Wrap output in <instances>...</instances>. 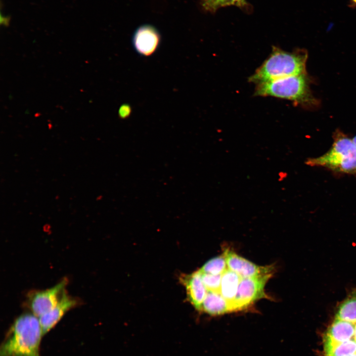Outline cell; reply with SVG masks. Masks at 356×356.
Masks as SVG:
<instances>
[{
	"mask_svg": "<svg viewBox=\"0 0 356 356\" xmlns=\"http://www.w3.org/2000/svg\"><path fill=\"white\" fill-rule=\"evenodd\" d=\"M44 336L39 318L31 312L18 316L9 327L0 348V356H40Z\"/></svg>",
	"mask_w": 356,
	"mask_h": 356,
	"instance_id": "cell-1",
	"label": "cell"
},
{
	"mask_svg": "<svg viewBox=\"0 0 356 356\" xmlns=\"http://www.w3.org/2000/svg\"><path fill=\"white\" fill-rule=\"evenodd\" d=\"M307 52L302 49L285 51L273 46L268 57L248 79L258 85L293 75L306 73Z\"/></svg>",
	"mask_w": 356,
	"mask_h": 356,
	"instance_id": "cell-2",
	"label": "cell"
},
{
	"mask_svg": "<svg viewBox=\"0 0 356 356\" xmlns=\"http://www.w3.org/2000/svg\"><path fill=\"white\" fill-rule=\"evenodd\" d=\"M254 94L287 99L305 107H312L316 103L310 90L306 73L256 85Z\"/></svg>",
	"mask_w": 356,
	"mask_h": 356,
	"instance_id": "cell-3",
	"label": "cell"
},
{
	"mask_svg": "<svg viewBox=\"0 0 356 356\" xmlns=\"http://www.w3.org/2000/svg\"><path fill=\"white\" fill-rule=\"evenodd\" d=\"M333 138L332 145L326 152L319 157L307 159L305 164L356 175V146L353 139L338 130L334 133Z\"/></svg>",
	"mask_w": 356,
	"mask_h": 356,
	"instance_id": "cell-4",
	"label": "cell"
},
{
	"mask_svg": "<svg viewBox=\"0 0 356 356\" xmlns=\"http://www.w3.org/2000/svg\"><path fill=\"white\" fill-rule=\"evenodd\" d=\"M272 274L269 273L241 278L237 295L232 305V311L245 309L260 299H269L265 289Z\"/></svg>",
	"mask_w": 356,
	"mask_h": 356,
	"instance_id": "cell-5",
	"label": "cell"
},
{
	"mask_svg": "<svg viewBox=\"0 0 356 356\" xmlns=\"http://www.w3.org/2000/svg\"><path fill=\"white\" fill-rule=\"evenodd\" d=\"M68 280L64 278L53 287L35 290L28 294L26 306L31 312L38 317L55 307L66 292Z\"/></svg>",
	"mask_w": 356,
	"mask_h": 356,
	"instance_id": "cell-6",
	"label": "cell"
},
{
	"mask_svg": "<svg viewBox=\"0 0 356 356\" xmlns=\"http://www.w3.org/2000/svg\"><path fill=\"white\" fill-rule=\"evenodd\" d=\"M161 37L154 26L145 24L139 27L135 31L132 43L135 51L142 56H150L158 49Z\"/></svg>",
	"mask_w": 356,
	"mask_h": 356,
	"instance_id": "cell-7",
	"label": "cell"
},
{
	"mask_svg": "<svg viewBox=\"0 0 356 356\" xmlns=\"http://www.w3.org/2000/svg\"><path fill=\"white\" fill-rule=\"evenodd\" d=\"M223 253L225 256L227 268L237 274L242 278L273 273L274 268L272 266H258L228 249H225Z\"/></svg>",
	"mask_w": 356,
	"mask_h": 356,
	"instance_id": "cell-8",
	"label": "cell"
},
{
	"mask_svg": "<svg viewBox=\"0 0 356 356\" xmlns=\"http://www.w3.org/2000/svg\"><path fill=\"white\" fill-rule=\"evenodd\" d=\"M355 323L334 318L323 339L324 351L337 344L354 339Z\"/></svg>",
	"mask_w": 356,
	"mask_h": 356,
	"instance_id": "cell-9",
	"label": "cell"
},
{
	"mask_svg": "<svg viewBox=\"0 0 356 356\" xmlns=\"http://www.w3.org/2000/svg\"><path fill=\"white\" fill-rule=\"evenodd\" d=\"M78 305V301L68 295L66 291L57 305L39 318L44 336L59 322L66 312Z\"/></svg>",
	"mask_w": 356,
	"mask_h": 356,
	"instance_id": "cell-10",
	"label": "cell"
},
{
	"mask_svg": "<svg viewBox=\"0 0 356 356\" xmlns=\"http://www.w3.org/2000/svg\"><path fill=\"white\" fill-rule=\"evenodd\" d=\"M180 281L185 287L187 298L190 303L195 309L201 311L208 290L202 281L200 269L190 274L181 276Z\"/></svg>",
	"mask_w": 356,
	"mask_h": 356,
	"instance_id": "cell-11",
	"label": "cell"
},
{
	"mask_svg": "<svg viewBox=\"0 0 356 356\" xmlns=\"http://www.w3.org/2000/svg\"><path fill=\"white\" fill-rule=\"evenodd\" d=\"M201 311L211 315H221L232 312L230 305L221 293L211 291H208Z\"/></svg>",
	"mask_w": 356,
	"mask_h": 356,
	"instance_id": "cell-12",
	"label": "cell"
},
{
	"mask_svg": "<svg viewBox=\"0 0 356 356\" xmlns=\"http://www.w3.org/2000/svg\"><path fill=\"white\" fill-rule=\"evenodd\" d=\"M241 278L228 268L222 274L220 293L230 305L232 312V305L237 295Z\"/></svg>",
	"mask_w": 356,
	"mask_h": 356,
	"instance_id": "cell-13",
	"label": "cell"
},
{
	"mask_svg": "<svg viewBox=\"0 0 356 356\" xmlns=\"http://www.w3.org/2000/svg\"><path fill=\"white\" fill-rule=\"evenodd\" d=\"M335 318L356 323V290L349 294L339 305Z\"/></svg>",
	"mask_w": 356,
	"mask_h": 356,
	"instance_id": "cell-14",
	"label": "cell"
},
{
	"mask_svg": "<svg viewBox=\"0 0 356 356\" xmlns=\"http://www.w3.org/2000/svg\"><path fill=\"white\" fill-rule=\"evenodd\" d=\"M226 269L227 266L224 254L213 258L207 262L200 269L202 273L213 275L222 274Z\"/></svg>",
	"mask_w": 356,
	"mask_h": 356,
	"instance_id": "cell-15",
	"label": "cell"
},
{
	"mask_svg": "<svg viewBox=\"0 0 356 356\" xmlns=\"http://www.w3.org/2000/svg\"><path fill=\"white\" fill-rule=\"evenodd\" d=\"M325 356H350L356 354V341L354 339L337 344L324 351Z\"/></svg>",
	"mask_w": 356,
	"mask_h": 356,
	"instance_id": "cell-16",
	"label": "cell"
},
{
	"mask_svg": "<svg viewBox=\"0 0 356 356\" xmlns=\"http://www.w3.org/2000/svg\"><path fill=\"white\" fill-rule=\"evenodd\" d=\"M245 4V0H202L203 7L210 11H214L225 6L232 5L241 7Z\"/></svg>",
	"mask_w": 356,
	"mask_h": 356,
	"instance_id": "cell-17",
	"label": "cell"
},
{
	"mask_svg": "<svg viewBox=\"0 0 356 356\" xmlns=\"http://www.w3.org/2000/svg\"><path fill=\"white\" fill-rule=\"evenodd\" d=\"M221 278L222 274L213 275L202 273V281L208 291L220 292Z\"/></svg>",
	"mask_w": 356,
	"mask_h": 356,
	"instance_id": "cell-18",
	"label": "cell"
},
{
	"mask_svg": "<svg viewBox=\"0 0 356 356\" xmlns=\"http://www.w3.org/2000/svg\"><path fill=\"white\" fill-rule=\"evenodd\" d=\"M132 113V107L127 103L122 104L118 110V115L121 119H126L129 117Z\"/></svg>",
	"mask_w": 356,
	"mask_h": 356,
	"instance_id": "cell-19",
	"label": "cell"
},
{
	"mask_svg": "<svg viewBox=\"0 0 356 356\" xmlns=\"http://www.w3.org/2000/svg\"><path fill=\"white\" fill-rule=\"evenodd\" d=\"M287 174L286 172L283 171H280L278 173V180L281 181L283 180L287 177Z\"/></svg>",
	"mask_w": 356,
	"mask_h": 356,
	"instance_id": "cell-20",
	"label": "cell"
},
{
	"mask_svg": "<svg viewBox=\"0 0 356 356\" xmlns=\"http://www.w3.org/2000/svg\"><path fill=\"white\" fill-rule=\"evenodd\" d=\"M349 6L352 8L356 7V0H350Z\"/></svg>",
	"mask_w": 356,
	"mask_h": 356,
	"instance_id": "cell-21",
	"label": "cell"
},
{
	"mask_svg": "<svg viewBox=\"0 0 356 356\" xmlns=\"http://www.w3.org/2000/svg\"><path fill=\"white\" fill-rule=\"evenodd\" d=\"M354 339L356 341V323H355V329Z\"/></svg>",
	"mask_w": 356,
	"mask_h": 356,
	"instance_id": "cell-22",
	"label": "cell"
},
{
	"mask_svg": "<svg viewBox=\"0 0 356 356\" xmlns=\"http://www.w3.org/2000/svg\"><path fill=\"white\" fill-rule=\"evenodd\" d=\"M353 140L356 146V135L354 137V138H353Z\"/></svg>",
	"mask_w": 356,
	"mask_h": 356,
	"instance_id": "cell-23",
	"label": "cell"
},
{
	"mask_svg": "<svg viewBox=\"0 0 356 356\" xmlns=\"http://www.w3.org/2000/svg\"><path fill=\"white\" fill-rule=\"evenodd\" d=\"M356 356V354L353 355H352V356Z\"/></svg>",
	"mask_w": 356,
	"mask_h": 356,
	"instance_id": "cell-24",
	"label": "cell"
}]
</instances>
